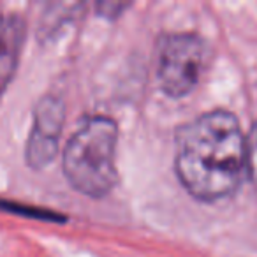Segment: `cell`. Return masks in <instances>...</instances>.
I'll return each mask as SVG.
<instances>
[{
    "instance_id": "cell-1",
    "label": "cell",
    "mask_w": 257,
    "mask_h": 257,
    "mask_svg": "<svg viewBox=\"0 0 257 257\" xmlns=\"http://www.w3.org/2000/svg\"><path fill=\"white\" fill-rule=\"evenodd\" d=\"M176 175L201 201L229 197L246 175L245 138L229 111H210L180 128L176 138Z\"/></svg>"
},
{
    "instance_id": "cell-2",
    "label": "cell",
    "mask_w": 257,
    "mask_h": 257,
    "mask_svg": "<svg viewBox=\"0 0 257 257\" xmlns=\"http://www.w3.org/2000/svg\"><path fill=\"white\" fill-rule=\"evenodd\" d=\"M118 127L107 116H90L81 121L64 150V173L78 192L102 197L116 185Z\"/></svg>"
},
{
    "instance_id": "cell-3",
    "label": "cell",
    "mask_w": 257,
    "mask_h": 257,
    "mask_svg": "<svg viewBox=\"0 0 257 257\" xmlns=\"http://www.w3.org/2000/svg\"><path fill=\"white\" fill-rule=\"evenodd\" d=\"M210 60L208 46L196 34H171L159 44L157 79L171 97L190 93L199 83Z\"/></svg>"
},
{
    "instance_id": "cell-4",
    "label": "cell",
    "mask_w": 257,
    "mask_h": 257,
    "mask_svg": "<svg viewBox=\"0 0 257 257\" xmlns=\"http://www.w3.org/2000/svg\"><path fill=\"white\" fill-rule=\"evenodd\" d=\"M64 125V104L55 97H44L36 107L34 127L27 143V162L34 169L48 166L58 150V138Z\"/></svg>"
},
{
    "instance_id": "cell-5",
    "label": "cell",
    "mask_w": 257,
    "mask_h": 257,
    "mask_svg": "<svg viewBox=\"0 0 257 257\" xmlns=\"http://www.w3.org/2000/svg\"><path fill=\"white\" fill-rule=\"evenodd\" d=\"M25 41V22L18 15L0 18V93L8 88L18 67L20 51Z\"/></svg>"
},
{
    "instance_id": "cell-6",
    "label": "cell",
    "mask_w": 257,
    "mask_h": 257,
    "mask_svg": "<svg viewBox=\"0 0 257 257\" xmlns=\"http://www.w3.org/2000/svg\"><path fill=\"white\" fill-rule=\"evenodd\" d=\"M246 150V176L257 182V121L252 125L248 136L245 138Z\"/></svg>"
}]
</instances>
